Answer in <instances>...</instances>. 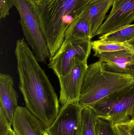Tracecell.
Masks as SVG:
<instances>
[{
	"instance_id": "obj_1",
	"label": "cell",
	"mask_w": 134,
	"mask_h": 135,
	"mask_svg": "<svg viewBox=\"0 0 134 135\" xmlns=\"http://www.w3.org/2000/svg\"><path fill=\"white\" fill-rule=\"evenodd\" d=\"M15 54L19 78V88L26 108L47 129L56 120L60 109L57 94L24 40L17 41Z\"/></svg>"
},
{
	"instance_id": "obj_2",
	"label": "cell",
	"mask_w": 134,
	"mask_h": 135,
	"mask_svg": "<svg viewBox=\"0 0 134 135\" xmlns=\"http://www.w3.org/2000/svg\"><path fill=\"white\" fill-rule=\"evenodd\" d=\"M91 0H44L34 2L41 29L53 57L64 40L66 30Z\"/></svg>"
},
{
	"instance_id": "obj_3",
	"label": "cell",
	"mask_w": 134,
	"mask_h": 135,
	"mask_svg": "<svg viewBox=\"0 0 134 135\" xmlns=\"http://www.w3.org/2000/svg\"><path fill=\"white\" fill-rule=\"evenodd\" d=\"M134 82L132 76L106 70L102 62L98 60L88 66L79 105L81 108L92 106Z\"/></svg>"
},
{
	"instance_id": "obj_4",
	"label": "cell",
	"mask_w": 134,
	"mask_h": 135,
	"mask_svg": "<svg viewBox=\"0 0 134 135\" xmlns=\"http://www.w3.org/2000/svg\"><path fill=\"white\" fill-rule=\"evenodd\" d=\"M20 16V23L27 43L39 62L50 57L46 40L41 29L33 0H13Z\"/></svg>"
},
{
	"instance_id": "obj_5",
	"label": "cell",
	"mask_w": 134,
	"mask_h": 135,
	"mask_svg": "<svg viewBox=\"0 0 134 135\" xmlns=\"http://www.w3.org/2000/svg\"><path fill=\"white\" fill-rule=\"evenodd\" d=\"M90 106L98 118L112 125L130 120L134 112V82Z\"/></svg>"
},
{
	"instance_id": "obj_6",
	"label": "cell",
	"mask_w": 134,
	"mask_h": 135,
	"mask_svg": "<svg viewBox=\"0 0 134 135\" xmlns=\"http://www.w3.org/2000/svg\"><path fill=\"white\" fill-rule=\"evenodd\" d=\"M91 50V41L64 40L57 52L50 58L48 66L60 78L69 71L75 59L87 62Z\"/></svg>"
},
{
	"instance_id": "obj_7",
	"label": "cell",
	"mask_w": 134,
	"mask_h": 135,
	"mask_svg": "<svg viewBox=\"0 0 134 135\" xmlns=\"http://www.w3.org/2000/svg\"><path fill=\"white\" fill-rule=\"evenodd\" d=\"M88 66L87 62L76 58L69 71L58 79L60 88L59 101L61 106L78 102Z\"/></svg>"
},
{
	"instance_id": "obj_8",
	"label": "cell",
	"mask_w": 134,
	"mask_h": 135,
	"mask_svg": "<svg viewBox=\"0 0 134 135\" xmlns=\"http://www.w3.org/2000/svg\"><path fill=\"white\" fill-rule=\"evenodd\" d=\"M82 108L78 102L61 106L53 123L46 129L48 135H81Z\"/></svg>"
},
{
	"instance_id": "obj_9",
	"label": "cell",
	"mask_w": 134,
	"mask_h": 135,
	"mask_svg": "<svg viewBox=\"0 0 134 135\" xmlns=\"http://www.w3.org/2000/svg\"><path fill=\"white\" fill-rule=\"evenodd\" d=\"M112 7L96 36L108 34L131 25L134 21V0H113Z\"/></svg>"
},
{
	"instance_id": "obj_10",
	"label": "cell",
	"mask_w": 134,
	"mask_h": 135,
	"mask_svg": "<svg viewBox=\"0 0 134 135\" xmlns=\"http://www.w3.org/2000/svg\"><path fill=\"white\" fill-rule=\"evenodd\" d=\"M103 63L106 70L134 78V53L123 50L94 55Z\"/></svg>"
},
{
	"instance_id": "obj_11",
	"label": "cell",
	"mask_w": 134,
	"mask_h": 135,
	"mask_svg": "<svg viewBox=\"0 0 134 135\" xmlns=\"http://www.w3.org/2000/svg\"><path fill=\"white\" fill-rule=\"evenodd\" d=\"M14 83L11 75L0 74V112L6 115L12 125L14 115L19 107L18 94L14 88Z\"/></svg>"
},
{
	"instance_id": "obj_12",
	"label": "cell",
	"mask_w": 134,
	"mask_h": 135,
	"mask_svg": "<svg viewBox=\"0 0 134 135\" xmlns=\"http://www.w3.org/2000/svg\"><path fill=\"white\" fill-rule=\"evenodd\" d=\"M12 126L17 135H42L46 129L26 107L20 106L14 115Z\"/></svg>"
},
{
	"instance_id": "obj_13",
	"label": "cell",
	"mask_w": 134,
	"mask_h": 135,
	"mask_svg": "<svg viewBox=\"0 0 134 135\" xmlns=\"http://www.w3.org/2000/svg\"><path fill=\"white\" fill-rule=\"evenodd\" d=\"M113 2V0H91L81 15L89 23L92 38L96 36Z\"/></svg>"
},
{
	"instance_id": "obj_14",
	"label": "cell",
	"mask_w": 134,
	"mask_h": 135,
	"mask_svg": "<svg viewBox=\"0 0 134 135\" xmlns=\"http://www.w3.org/2000/svg\"><path fill=\"white\" fill-rule=\"evenodd\" d=\"M89 23L81 15L75 20L66 30L64 40L91 41Z\"/></svg>"
},
{
	"instance_id": "obj_15",
	"label": "cell",
	"mask_w": 134,
	"mask_h": 135,
	"mask_svg": "<svg viewBox=\"0 0 134 135\" xmlns=\"http://www.w3.org/2000/svg\"><path fill=\"white\" fill-rule=\"evenodd\" d=\"M98 117L91 106L82 108L81 135H98L97 130Z\"/></svg>"
},
{
	"instance_id": "obj_16",
	"label": "cell",
	"mask_w": 134,
	"mask_h": 135,
	"mask_svg": "<svg viewBox=\"0 0 134 135\" xmlns=\"http://www.w3.org/2000/svg\"><path fill=\"white\" fill-rule=\"evenodd\" d=\"M134 38V24H133L108 34L101 35L99 39L104 42L124 43Z\"/></svg>"
},
{
	"instance_id": "obj_17",
	"label": "cell",
	"mask_w": 134,
	"mask_h": 135,
	"mask_svg": "<svg viewBox=\"0 0 134 135\" xmlns=\"http://www.w3.org/2000/svg\"><path fill=\"white\" fill-rule=\"evenodd\" d=\"M91 48L94 52V54L130 50L125 43L104 42L100 40L91 42Z\"/></svg>"
},
{
	"instance_id": "obj_18",
	"label": "cell",
	"mask_w": 134,
	"mask_h": 135,
	"mask_svg": "<svg viewBox=\"0 0 134 135\" xmlns=\"http://www.w3.org/2000/svg\"><path fill=\"white\" fill-rule=\"evenodd\" d=\"M98 135H118L113 125L105 120L98 118L97 125Z\"/></svg>"
},
{
	"instance_id": "obj_19",
	"label": "cell",
	"mask_w": 134,
	"mask_h": 135,
	"mask_svg": "<svg viewBox=\"0 0 134 135\" xmlns=\"http://www.w3.org/2000/svg\"><path fill=\"white\" fill-rule=\"evenodd\" d=\"M118 135H134V120H128L113 125Z\"/></svg>"
},
{
	"instance_id": "obj_20",
	"label": "cell",
	"mask_w": 134,
	"mask_h": 135,
	"mask_svg": "<svg viewBox=\"0 0 134 135\" xmlns=\"http://www.w3.org/2000/svg\"><path fill=\"white\" fill-rule=\"evenodd\" d=\"M15 6L13 0H0V17L5 18L9 15L10 9Z\"/></svg>"
},
{
	"instance_id": "obj_21",
	"label": "cell",
	"mask_w": 134,
	"mask_h": 135,
	"mask_svg": "<svg viewBox=\"0 0 134 135\" xmlns=\"http://www.w3.org/2000/svg\"><path fill=\"white\" fill-rule=\"evenodd\" d=\"M130 50L134 53V38L131 40L125 43Z\"/></svg>"
},
{
	"instance_id": "obj_22",
	"label": "cell",
	"mask_w": 134,
	"mask_h": 135,
	"mask_svg": "<svg viewBox=\"0 0 134 135\" xmlns=\"http://www.w3.org/2000/svg\"><path fill=\"white\" fill-rule=\"evenodd\" d=\"M5 135H17L14 130L11 129Z\"/></svg>"
},
{
	"instance_id": "obj_23",
	"label": "cell",
	"mask_w": 134,
	"mask_h": 135,
	"mask_svg": "<svg viewBox=\"0 0 134 135\" xmlns=\"http://www.w3.org/2000/svg\"><path fill=\"white\" fill-rule=\"evenodd\" d=\"M131 120H134V112L132 115V116H131Z\"/></svg>"
},
{
	"instance_id": "obj_24",
	"label": "cell",
	"mask_w": 134,
	"mask_h": 135,
	"mask_svg": "<svg viewBox=\"0 0 134 135\" xmlns=\"http://www.w3.org/2000/svg\"><path fill=\"white\" fill-rule=\"evenodd\" d=\"M35 2H39V1H44V0H33Z\"/></svg>"
},
{
	"instance_id": "obj_25",
	"label": "cell",
	"mask_w": 134,
	"mask_h": 135,
	"mask_svg": "<svg viewBox=\"0 0 134 135\" xmlns=\"http://www.w3.org/2000/svg\"><path fill=\"white\" fill-rule=\"evenodd\" d=\"M42 135H48L47 134V133H46V132H44V133H43V134Z\"/></svg>"
}]
</instances>
